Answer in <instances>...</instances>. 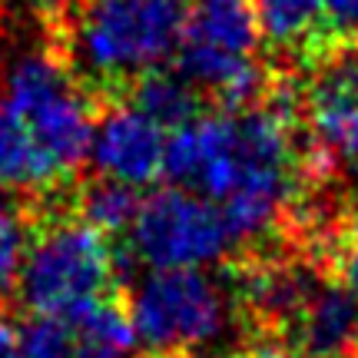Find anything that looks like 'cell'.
I'll list each match as a JSON object with an SVG mask.
<instances>
[{"label": "cell", "mask_w": 358, "mask_h": 358, "mask_svg": "<svg viewBox=\"0 0 358 358\" xmlns=\"http://www.w3.org/2000/svg\"><path fill=\"white\" fill-rule=\"evenodd\" d=\"M163 127L143 116L129 103H116L100 120H93L87 159L106 179L129 186H146L163 173Z\"/></svg>", "instance_id": "cell-8"}, {"label": "cell", "mask_w": 358, "mask_h": 358, "mask_svg": "<svg viewBox=\"0 0 358 358\" xmlns=\"http://www.w3.org/2000/svg\"><path fill=\"white\" fill-rule=\"evenodd\" d=\"M232 232L216 206L182 186L140 199L129 226V249L150 268H203L232 249Z\"/></svg>", "instance_id": "cell-6"}, {"label": "cell", "mask_w": 358, "mask_h": 358, "mask_svg": "<svg viewBox=\"0 0 358 358\" xmlns=\"http://www.w3.org/2000/svg\"><path fill=\"white\" fill-rule=\"evenodd\" d=\"M60 182V169L40 150L24 123L0 106V189H43Z\"/></svg>", "instance_id": "cell-12"}, {"label": "cell", "mask_w": 358, "mask_h": 358, "mask_svg": "<svg viewBox=\"0 0 358 358\" xmlns=\"http://www.w3.org/2000/svg\"><path fill=\"white\" fill-rule=\"evenodd\" d=\"M140 209V196L136 186L120 182V179H96L90 182L83 196H80V219H87L93 229H100L103 236L110 232H123L133 226Z\"/></svg>", "instance_id": "cell-15"}, {"label": "cell", "mask_w": 358, "mask_h": 358, "mask_svg": "<svg viewBox=\"0 0 358 358\" xmlns=\"http://www.w3.org/2000/svg\"><path fill=\"white\" fill-rule=\"evenodd\" d=\"M186 13V0H80L66 20V57L90 80H136L176 53Z\"/></svg>", "instance_id": "cell-2"}, {"label": "cell", "mask_w": 358, "mask_h": 358, "mask_svg": "<svg viewBox=\"0 0 358 358\" xmlns=\"http://www.w3.org/2000/svg\"><path fill=\"white\" fill-rule=\"evenodd\" d=\"M306 127L315 173L358 169V53L338 57L312 87Z\"/></svg>", "instance_id": "cell-7"}, {"label": "cell", "mask_w": 358, "mask_h": 358, "mask_svg": "<svg viewBox=\"0 0 358 358\" xmlns=\"http://www.w3.org/2000/svg\"><path fill=\"white\" fill-rule=\"evenodd\" d=\"M226 358H299L292 355L289 348H282V345H268V342H256V345H245V348H236L232 355Z\"/></svg>", "instance_id": "cell-20"}, {"label": "cell", "mask_w": 358, "mask_h": 358, "mask_svg": "<svg viewBox=\"0 0 358 358\" xmlns=\"http://www.w3.org/2000/svg\"><path fill=\"white\" fill-rule=\"evenodd\" d=\"M27 245H30L27 216L13 203L0 199V302H7L17 292V279H20Z\"/></svg>", "instance_id": "cell-16"}, {"label": "cell", "mask_w": 358, "mask_h": 358, "mask_svg": "<svg viewBox=\"0 0 358 358\" xmlns=\"http://www.w3.org/2000/svg\"><path fill=\"white\" fill-rule=\"evenodd\" d=\"M3 110L24 123L60 176L87 159L93 113L53 53H27L7 70Z\"/></svg>", "instance_id": "cell-4"}, {"label": "cell", "mask_w": 358, "mask_h": 358, "mask_svg": "<svg viewBox=\"0 0 358 358\" xmlns=\"http://www.w3.org/2000/svg\"><path fill=\"white\" fill-rule=\"evenodd\" d=\"M292 325L306 358H345L358 332V295L345 285L315 289Z\"/></svg>", "instance_id": "cell-9"}, {"label": "cell", "mask_w": 358, "mask_h": 358, "mask_svg": "<svg viewBox=\"0 0 358 358\" xmlns=\"http://www.w3.org/2000/svg\"><path fill=\"white\" fill-rule=\"evenodd\" d=\"M322 24L338 40H358V0H322Z\"/></svg>", "instance_id": "cell-18"}, {"label": "cell", "mask_w": 358, "mask_h": 358, "mask_svg": "<svg viewBox=\"0 0 358 358\" xmlns=\"http://www.w3.org/2000/svg\"><path fill=\"white\" fill-rule=\"evenodd\" d=\"M259 37L272 47H299L322 27V0H252Z\"/></svg>", "instance_id": "cell-14"}, {"label": "cell", "mask_w": 358, "mask_h": 358, "mask_svg": "<svg viewBox=\"0 0 358 358\" xmlns=\"http://www.w3.org/2000/svg\"><path fill=\"white\" fill-rule=\"evenodd\" d=\"M315 289L319 285L308 268L285 266V262H266L245 275V302L252 308V315H259L266 325L292 322Z\"/></svg>", "instance_id": "cell-11"}, {"label": "cell", "mask_w": 358, "mask_h": 358, "mask_svg": "<svg viewBox=\"0 0 358 358\" xmlns=\"http://www.w3.org/2000/svg\"><path fill=\"white\" fill-rule=\"evenodd\" d=\"M127 312L136 342L156 355L209 345L229 322L226 292L203 268H150Z\"/></svg>", "instance_id": "cell-5"}, {"label": "cell", "mask_w": 358, "mask_h": 358, "mask_svg": "<svg viewBox=\"0 0 358 358\" xmlns=\"http://www.w3.org/2000/svg\"><path fill=\"white\" fill-rule=\"evenodd\" d=\"M295 110L268 100L259 110L196 113L173 127L163 146V176L219 203L232 239H252L295 196Z\"/></svg>", "instance_id": "cell-1"}, {"label": "cell", "mask_w": 358, "mask_h": 358, "mask_svg": "<svg viewBox=\"0 0 358 358\" xmlns=\"http://www.w3.org/2000/svg\"><path fill=\"white\" fill-rule=\"evenodd\" d=\"M116 259L100 229L87 219H60L27 245L17 292L34 315H66L106 295Z\"/></svg>", "instance_id": "cell-3"}, {"label": "cell", "mask_w": 358, "mask_h": 358, "mask_svg": "<svg viewBox=\"0 0 358 358\" xmlns=\"http://www.w3.org/2000/svg\"><path fill=\"white\" fill-rule=\"evenodd\" d=\"M189 43H203L222 53H239V57H252L256 50V17L245 0H199L189 13H186V27L182 37Z\"/></svg>", "instance_id": "cell-10"}, {"label": "cell", "mask_w": 358, "mask_h": 358, "mask_svg": "<svg viewBox=\"0 0 358 358\" xmlns=\"http://www.w3.org/2000/svg\"><path fill=\"white\" fill-rule=\"evenodd\" d=\"M129 106H136L143 116H150L159 127H179L199 113V90L179 73L166 70H146L129 87Z\"/></svg>", "instance_id": "cell-13"}, {"label": "cell", "mask_w": 358, "mask_h": 358, "mask_svg": "<svg viewBox=\"0 0 358 358\" xmlns=\"http://www.w3.org/2000/svg\"><path fill=\"white\" fill-rule=\"evenodd\" d=\"M352 352H355V358H358V332H355V342H352Z\"/></svg>", "instance_id": "cell-23"}, {"label": "cell", "mask_w": 358, "mask_h": 358, "mask_svg": "<svg viewBox=\"0 0 358 358\" xmlns=\"http://www.w3.org/2000/svg\"><path fill=\"white\" fill-rule=\"evenodd\" d=\"M338 275H342V285L358 295V219L352 226V232H348L342 256H338Z\"/></svg>", "instance_id": "cell-19"}, {"label": "cell", "mask_w": 358, "mask_h": 358, "mask_svg": "<svg viewBox=\"0 0 358 358\" xmlns=\"http://www.w3.org/2000/svg\"><path fill=\"white\" fill-rule=\"evenodd\" d=\"M0 358H24L20 352V335H17V325L7 319H0Z\"/></svg>", "instance_id": "cell-21"}, {"label": "cell", "mask_w": 358, "mask_h": 358, "mask_svg": "<svg viewBox=\"0 0 358 358\" xmlns=\"http://www.w3.org/2000/svg\"><path fill=\"white\" fill-rule=\"evenodd\" d=\"M17 335L24 358H73L77 352L70 325L57 315H34L30 322L17 325Z\"/></svg>", "instance_id": "cell-17"}, {"label": "cell", "mask_w": 358, "mask_h": 358, "mask_svg": "<svg viewBox=\"0 0 358 358\" xmlns=\"http://www.w3.org/2000/svg\"><path fill=\"white\" fill-rule=\"evenodd\" d=\"M163 358H199V355H192V352H166Z\"/></svg>", "instance_id": "cell-22"}]
</instances>
